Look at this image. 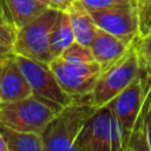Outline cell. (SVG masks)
Wrapping results in <instances>:
<instances>
[{
  "label": "cell",
  "instance_id": "obj_10",
  "mask_svg": "<svg viewBox=\"0 0 151 151\" xmlns=\"http://www.w3.org/2000/svg\"><path fill=\"white\" fill-rule=\"evenodd\" d=\"M32 94L15 53L0 58V103L15 101Z\"/></svg>",
  "mask_w": 151,
  "mask_h": 151
},
{
  "label": "cell",
  "instance_id": "obj_11",
  "mask_svg": "<svg viewBox=\"0 0 151 151\" xmlns=\"http://www.w3.org/2000/svg\"><path fill=\"white\" fill-rule=\"evenodd\" d=\"M133 41H126L119 37L98 28L92 42L90 44V48L94 60L100 65L103 72L112 66L118 59H120L131 47Z\"/></svg>",
  "mask_w": 151,
  "mask_h": 151
},
{
  "label": "cell",
  "instance_id": "obj_28",
  "mask_svg": "<svg viewBox=\"0 0 151 151\" xmlns=\"http://www.w3.org/2000/svg\"><path fill=\"white\" fill-rule=\"evenodd\" d=\"M150 26H151V22H150ZM149 28H150V27H149Z\"/></svg>",
  "mask_w": 151,
  "mask_h": 151
},
{
  "label": "cell",
  "instance_id": "obj_5",
  "mask_svg": "<svg viewBox=\"0 0 151 151\" xmlns=\"http://www.w3.org/2000/svg\"><path fill=\"white\" fill-rule=\"evenodd\" d=\"M15 55L18 64L28 81L33 97L50 106L55 112L74 100V98L68 96L60 87L50 64L19 54Z\"/></svg>",
  "mask_w": 151,
  "mask_h": 151
},
{
  "label": "cell",
  "instance_id": "obj_7",
  "mask_svg": "<svg viewBox=\"0 0 151 151\" xmlns=\"http://www.w3.org/2000/svg\"><path fill=\"white\" fill-rule=\"evenodd\" d=\"M60 87L72 98H86L101 73L100 65L96 61H71L61 57L50 63Z\"/></svg>",
  "mask_w": 151,
  "mask_h": 151
},
{
  "label": "cell",
  "instance_id": "obj_9",
  "mask_svg": "<svg viewBox=\"0 0 151 151\" xmlns=\"http://www.w3.org/2000/svg\"><path fill=\"white\" fill-rule=\"evenodd\" d=\"M90 13L98 28L126 41H133L140 35L138 14L132 6H119Z\"/></svg>",
  "mask_w": 151,
  "mask_h": 151
},
{
  "label": "cell",
  "instance_id": "obj_19",
  "mask_svg": "<svg viewBox=\"0 0 151 151\" xmlns=\"http://www.w3.org/2000/svg\"><path fill=\"white\" fill-rule=\"evenodd\" d=\"M15 28L7 24H0V58L14 53Z\"/></svg>",
  "mask_w": 151,
  "mask_h": 151
},
{
  "label": "cell",
  "instance_id": "obj_22",
  "mask_svg": "<svg viewBox=\"0 0 151 151\" xmlns=\"http://www.w3.org/2000/svg\"><path fill=\"white\" fill-rule=\"evenodd\" d=\"M76 0H47L48 7L58 9V11H66L72 2H74Z\"/></svg>",
  "mask_w": 151,
  "mask_h": 151
},
{
  "label": "cell",
  "instance_id": "obj_2",
  "mask_svg": "<svg viewBox=\"0 0 151 151\" xmlns=\"http://www.w3.org/2000/svg\"><path fill=\"white\" fill-rule=\"evenodd\" d=\"M72 151H124L120 127L110 103L97 107L86 120Z\"/></svg>",
  "mask_w": 151,
  "mask_h": 151
},
{
  "label": "cell",
  "instance_id": "obj_17",
  "mask_svg": "<svg viewBox=\"0 0 151 151\" xmlns=\"http://www.w3.org/2000/svg\"><path fill=\"white\" fill-rule=\"evenodd\" d=\"M61 58L71 61H92L94 60L90 46L81 45L76 40L61 53Z\"/></svg>",
  "mask_w": 151,
  "mask_h": 151
},
{
  "label": "cell",
  "instance_id": "obj_14",
  "mask_svg": "<svg viewBox=\"0 0 151 151\" xmlns=\"http://www.w3.org/2000/svg\"><path fill=\"white\" fill-rule=\"evenodd\" d=\"M66 13L70 18L74 40L81 45L90 46L98 29L90 11L80 0H76L66 9Z\"/></svg>",
  "mask_w": 151,
  "mask_h": 151
},
{
  "label": "cell",
  "instance_id": "obj_21",
  "mask_svg": "<svg viewBox=\"0 0 151 151\" xmlns=\"http://www.w3.org/2000/svg\"><path fill=\"white\" fill-rule=\"evenodd\" d=\"M80 1L90 12L119 7V6H131L130 0H80Z\"/></svg>",
  "mask_w": 151,
  "mask_h": 151
},
{
  "label": "cell",
  "instance_id": "obj_23",
  "mask_svg": "<svg viewBox=\"0 0 151 151\" xmlns=\"http://www.w3.org/2000/svg\"><path fill=\"white\" fill-rule=\"evenodd\" d=\"M0 151H7V146H6L1 134H0Z\"/></svg>",
  "mask_w": 151,
  "mask_h": 151
},
{
  "label": "cell",
  "instance_id": "obj_3",
  "mask_svg": "<svg viewBox=\"0 0 151 151\" xmlns=\"http://www.w3.org/2000/svg\"><path fill=\"white\" fill-rule=\"evenodd\" d=\"M136 39L127 52L98 77L88 99L97 107L109 104L140 73L142 65L136 48Z\"/></svg>",
  "mask_w": 151,
  "mask_h": 151
},
{
  "label": "cell",
  "instance_id": "obj_20",
  "mask_svg": "<svg viewBox=\"0 0 151 151\" xmlns=\"http://www.w3.org/2000/svg\"><path fill=\"white\" fill-rule=\"evenodd\" d=\"M137 14L139 20L140 35H145L147 34L150 22H151V0H138Z\"/></svg>",
  "mask_w": 151,
  "mask_h": 151
},
{
  "label": "cell",
  "instance_id": "obj_24",
  "mask_svg": "<svg viewBox=\"0 0 151 151\" xmlns=\"http://www.w3.org/2000/svg\"><path fill=\"white\" fill-rule=\"evenodd\" d=\"M130 2H131V6L133 7V9L137 12V2H138V0H130Z\"/></svg>",
  "mask_w": 151,
  "mask_h": 151
},
{
  "label": "cell",
  "instance_id": "obj_25",
  "mask_svg": "<svg viewBox=\"0 0 151 151\" xmlns=\"http://www.w3.org/2000/svg\"><path fill=\"white\" fill-rule=\"evenodd\" d=\"M0 24H6L5 21H4V18H2V15H1V12H0ZM8 25V24H7Z\"/></svg>",
  "mask_w": 151,
  "mask_h": 151
},
{
  "label": "cell",
  "instance_id": "obj_8",
  "mask_svg": "<svg viewBox=\"0 0 151 151\" xmlns=\"http://www.w3.org/2000/svg\"><path fill=\"white\" fill-rule=\"evenodd\" d=\"M149 83V74L146 70L142 66V71L139 76L126 87L124 88L117 97H114L110 105L114 112L117 122L122 132V142L124 146V151L127 150L129 139L140 110L142 103L144 100L146 88Z\"/></svg>",
  "mask_w": 151,
  "mask_h": 151
},
{
  "label": "cell",
  "instance_id": "obj_18",
  "mask_svg": "<svg viewBox=\"0 0 151 151\" xmlns=\"http://www.w3.org/2000/svg\"><path fill=\"white\" fill-rule=\"evenodd\" d=\"M134 44L140 65L151 74V34L138 35Z\"/></svg>",
  "mask_w": 151,
  "mask_h": 151
},
{
  "label": "cell",
  "instance_id": "obj_16",
  "mask_svg": "<svg viewBox=\"0 0 151 151\" xmlns=\"http://www.w3.org/2000/svg\"><path fill=\"white\" fill-rule=\"evenodd\" d=\"M74 41L71 22L66 11H58V15L50 34V51L52 58H58Z\"/></svg>",
  "mask_w": 151,
  "mask_h": 151
},
{
  "label": "cell",
  "instance_id": "obj_27",
  "mask_svg": "<svg viewBox=\"0 0 151 151\" xmlns=\"http://www.w3.org/2000/svg\"><path fill=\"white\" fill-rule=\"evenodd\" d=\"M147 34H151V26H150V28H149V31H147Z\"/></svg>",
  "mask_w": 151,
  "mask_h": 151
},
{
  "label": "cell",
  "instance_id": "obj_12",
  "mask_svg": "<svg viewBox=\"0 0 151 151\" xmlns=\"http://www.w3.org/2000/svg\"><path fill=\"white\" fill-rule=\"evenodd\" d=\"M147 74L146 93L136 118L126 151H151V74L149 72Z\"/></svg>",
  "mask_w": 151,
  "mask_h": 151
},
{
  "label": "cell",
  "instance_id": "obj_1",
  "mask_svg": "<svg viewBox=\"0 0 151 151\" xmlns=\"http://www.w3.org/2000/svg\"><path fill=\"white\" fill-rule=\"evenodd\" d=\"M97 106L88 97L74 99L58 111L40 133L44 151H72L73 144L86 120Z\"/></svg>",
  "mask_w": 151,
  "mask_h": 151
},
{
  "label": "cell",
  "instance_id": "obj_26",
  "mask_svg": "<svg viewBox=\"0 0 151 151\" xmlns=\"http://www.w3.org/2000/svg\"><path fill=\"white\" fill-rule=\"evenodd\" d=\"M38 1H40V2H44V4H46V5L48 6V4H47V0H38Z\"/></svg>",
  "mask_w": 151,
  "mask_h": 151
},
{
  "label": "cell",
  "instance_id": "obj_6",
  "mask_svg": "<svg viewBox=\"0 0 151 151\" xmlns=\"http://www.w3.org/2000/svg\"><path fill=\"white\" fill-rule=\"evenodd\" d=\"M57 112L33 97L0 103V123L25 132L40 134Z\"/></svg>",
  "mask_w": 151,
  "mask_h": 151
},
{
  "label": "cell",
  "instance_id": "obj_13",
  "mask_svg": "<svg viewBox=\"0 0 151 151\" xmlns=\"http://www.w3.org/2000/svg\"><path fill=\"white\" fill-rule=\"evenodd\" d=\"M48 6L38 0H0L4 21L15 29L22 27L42 13Z\"/></svg>",
  "mask_w": 151,
  "mask_h": 151
},
{
  "label": "cell",
  "instance_id": "obj_4",
  "mask_svg": "<svg viewBox=\"0 0 151 151\" xmlns=\"http://www.w3.org/2000/svg\"><path fill=\"white\" fill-rule=\"evenodd\" d=\"M58 15V9L47 7L42 13L15 31L14 53L50 64V34Z\"/></svg>",
  "mask_w": 151,
  "mask_h": 151
},
{
  "label": "cell",
  "instance_id": "obj_15",
  "mask_svg": "<svg viewBox=\"0 0 151 151\" xmlns=\"http://www.w3.org/2000/svg\"><path fill=\"white\" fill-rule=\"evenodd\" d=\"M0 134L7 151H44L41 137L34 132H25L0 123Z\"/></svg>",
  "mask_w": 151,
  "mask_h": 151
}]
</instances>
